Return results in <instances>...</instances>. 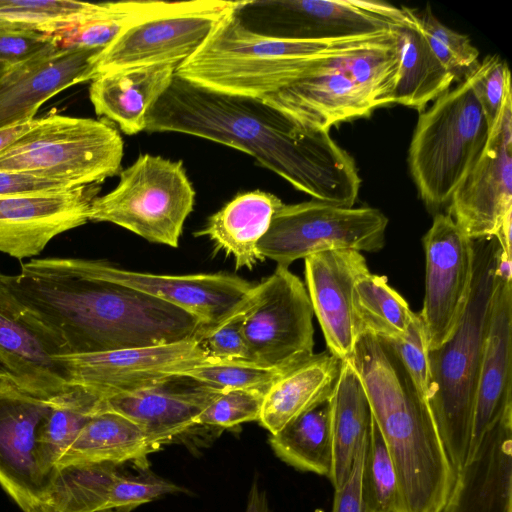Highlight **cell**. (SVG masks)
I'll list each match as a JSON object with an SVG mask.
<instances>
[{
  "mask_svg": "<svg viewBox=\"0 0 512 512\" xmlns=\"http://www.w3.org/2000/svg\"><path fill=\"white\" fill-rule=\"evenodd\" d=\"M147 132H177L251 155L313 200L353 207L361 178L326 130L305 128L261 99L208 90L178 76L146 117Z\"/></svg>",
  "mask_w": 512,
  "mask_h": 512,
  "instance_id": "6da1fadb",
  "label": "cell"
},
{
  "mask_svg": "<svg viewBox=\"0 0 512 512\" xmlns=\"http://www.w3.org/2000/svg\"><path fill=\"white\" fill-rule=\"evenodd\" d=\"M4 277L66 355L198 340L204 331L192 314L103 277L92 259L32 258Z\"/></svg>",
  "mask_w": 512,
  "mask_h": 512,
  "instance_id": "7a4b0ae2",
  "label": "cell"
},
{
  "mask_svg": "<svg viewBox=\"0 0 512 512\" xmlns=\"http://www.w3.org/2000/svg\"><path fill=\"white\" fill-rule=\"evenodd\" d=\"M351 365L394 461L408 512H440L454 475L426 397L384 339L358 335Z\"/></svg>",
  "mask_w": 512,
  "mask_h": 512,
  "instance_id": "3957f363",
  "label": "cell"
},
{
  "mask_svg": "<svg viewBox=\"0 0 512 512\" xmlns=\"http://www.w3.org/2000/svg\"><path fill=\"white\" fill-rule=\"evenodd\" d=\"M237 11L216 24L176 76L215 92L263 99L319 71L339 69L343 55L394 40L392 28L327 40L273 37L247 27Z\"/></svg>",
  "mask_w": 512,
  "mask_h": 512,
  "instance_id": "277c9868",
  "label": "cell"
},
{
  "mask_svg": "<svg viewBox=\"0 0 512 512\" xmlns=\"http://www.w3.org/2000/svg\"><path fill=\"white\" fill-rule=\"evenodd\" d=\"M474 270L469 297L451 336L429 349L426 399L453 475L468 458L500 246L496 237L473 240Z\"/></svg>",
  "mask_w": 512,
  "mask_h": 512,
  "instance_id": "5b68a950",
  "label": "cell"
},
{
  "mask_svg": "<svg viewBox=\"0 0 512 512\" xmlns=\"http://www.w3.org/2000/svg\"><path fill=\"white\" fill-rule=\"evenodd\" d=\"M490 130L468 78L419 112L408 163L429 211L436 212L449 203L484 149Z\"/></svg>",
  "mask_w": 512,
  "mask_h": 512,
  "instance_id": "8992f818",
  "label": "cell"
},
{
  "mask_svg": "<svg viewBox=\"0 0 512 512\" xmlns=\"http://www.w3.org/2000/svg\"><path fill=\"white\" fill-rule=\"evenodd\" d=\"M124 143L105 120L51 114L0 153V170L52 179L73 187L100 184L120 172Z\"/></svg>",
  "mask_w": 512,
  "mask_h": 512,
  "instance_id": "52a82bcc",
  "label": "cell"
},
{
  "mask_svg": "<svg viewBox=\"0 0 512 512\" xmlns=\"http://www.w3.org/2000/svg\"><path fill=\"white\" fill-rule=\"evenodd\" d=\"M119 177L113 190L92 201L89 221L110 222L149 242L178 247L195 202L183 162L142 154Z\"/></svg>",
  "mask_w": 512,
  "mask_h": 512,
  "instance_id": "ba28073f",
  "label": "cell"
},
{
  "mask_svg": "<svg viewBox=\"0 0 512 512\" xmlns=\"http://www.w3.org/2000/svg\"><path fill=\"white\" fill-rule=\"evenodd\" d=\"M388 218L372 207H340L311 200L282 204L259 241L260 255L288 268L298 259L330 250L378 252Z\"/></svg>",
  "mask_w": 512,
  "mask_h": 512,
  "instance_id": "9c48e42d",
  "label": "cell"
},
{
  "mask_svg": "<svg viewBox=\"0 0 512 512\" xmlns=\"http://www.w3.org/2000/svg\"><path fill=\"white\" fill-rule=\"evenodd\" d=\"M248 1L177 2L168 11L140 20L123 30L93 58V76L125 68L162 63L181 64L229 12Z\"/></svg>",
  "mask_w": 512,
  "mask_h": 512,
  "instance_id": "30bf717a",
  "label": "cell"
},
{
  "mask_svg": "<svg viewBox=\"0 0 512 512\" xmlns=\"http://www.w3.org/2000/svg\"><path fill=\"white\" fill-rule=\"evenodd\" d=\"M258 287L242 327L249 362L283 369L312 355L314 313L303 282L277 266Z\"/></svg>",
  "mask_w": 512,
  "mask_h": 512,
  "instance_id": "8fae6325",
  "label": "cell"
},
{
  "mask_svg": "<svg viewBox=\"0 0 512 512\" xmlns=\"http://www.w3.org/2000/svg\"><path fill=\"white\" fill-rule=\"evenodd\" d=\"M71 386L100 398L132 393L214 361L197 340L57 357Z\"/></svg>",
  "mask_w": 512,
  "mask_h": 512,
  "instance_id": "7c38bea8",
  "label": "cell"
},
{
  "mask_svg": "<svg viewBox=\"0 0 512 512\" xmlns=\"http://www.w3.org/2000/svg\"><path fill=\"white\" fill-rule=\"evenodd\" d=\"M66 355L62 339L31 312L0 272V365L23 391L45 402L71 392L57 357Z\"/></svg>",
  "mask_w": 512,
  "mask_h": 512,
  "instance_id": "4fadbf2b",
  "label": "cell"
},
{
  "mask_svg": "<svg viewBox=\"0 0 512 512\" xmlns=\"http://www.w3.org/2000/svg\"><path fill=\"white\" fill-rule=\"evenodd\" d=\"M448 214L470 239L495 237L512 213V93L481 154L453 192Z\"/></svg>",
  "mask_w": 512,
  "mask_h": 512,
  "instance_id": "5bb4252c",
  "label": "cell"
},
{
  "mask_svg": "<svg viewBox=\"0 0 512 512\" xmlns=\"http://www.w3.org/2000/svg\"><path fill=\"white\" fill-rule=\"evenodd\" d=\"M425 295L419 312L429 349L445 342L466 306L474 270V242L446 213H436L423 237Z\"/></svg>",
  "mask_w": 512,
  "mask_h": 512,
  "instance_id": "9a60e30c",
  "label": "cell"
},
{
  "mask_svg": "<svg viewBox=\"0 0 512 512\" xmlns=\"http://www.w3.org/2000/svg\"><path fill=\"white\" fill-rule=\"evenodd\" d=\"M93 261L103 277L197 317L204 325L201 336L233 316L255 291L252 283L226 273L164 275L122 269L103 260Z\"/></svg>",
  "mask_w": 512,
  "mask_h": 512,
  "instance_id": "2e32d148",
  "label": "cell"
},
{
  "mask_svg": "<svg viewBox=\"0 0 512 512\" xmlns=\"http://www.w3.org/2000/svg\"><path fill=\"white\" fill-rule=\"evenodd\" d=\"M269 15L268 36L327 40L372 34L405 19V10L382 1L276 0L257 2Z\"/></svg>",
  "mask_w": 512,
  "mask_h": 512,
  "instance_id": "e0dca14e",
  "label": "cell"
},
{
  "mask_svg": "<svg viewBox=\"0 0 512 512\" xmlns=\"http://www.w3.org/2000/svg\"><path fill=\"white\" fill-rule=\"evenodd\" d=\"M98 184L63 191L0 197V252L22 260L57 235L89 221Z\"/></svg>",
  "mask_w": 512,
  "mask_h": 512,
  "instance_id": "ac0fdd59",
  "label": "cell"
},
{
  "mask_svg": "<svg viewBox=\"0 0 512 512\" xmlns=\"http://www.w3.org/2000/svg\"><path fill=\"white\" fill-rule=\"evenodd\" d=\"M49 407L8 376L0 380V485L24 512L44 499L36 445Z\"/></svg>",
  "mask_w": 512,
  "mask_h": 512,
  "instance_id": "d6986e66",
  "label": "cell"
},
{
  "mask_svg": "<svg viewBox=\"0 0 512 512\" xmlns=\"http://www.w3.org/2000/svg\"><path fill=\"white\" fill-rule=\"evenodd\" d=\"M304 260L308 296L328 351L349 361L359 335L352 291L356 281L370 272L366 259L355 250H330Z\"/></svg>",
  "mask_w": 512,
  "mask_h": 512,
  "instance_id": "ffe728a7",
  "label": "cell"
},
{
  "mask_svg": "<svg viewBox=\"0 0 512 512\" xmlns=\"http://www.w3.org/2000/svg\"><path fill=\"white\" fill-rule=\"evenodd\" d=\"M99 49L59 48L56 45L0 77V129L28 122L40 106L57 93L92 81Z\"/></svg>",
  "mask_w": 512,
  "mask_h": 512,
  "instance_id": "44dd1931",
  "label": "cell"
},
{
  "mask_svg": "<svg viewBox=\"0 0 512 512\" xmlns=\"http://www.w3.org/2000/svg\"><path fill=\"white\" fill-rule=\"evenodd\" d=\"M440 512H512V408L457 471Z\"/></svg>",
  "mask_w": 512,
  "mask_h": 512,
  "instance_id": "7402d4cb",
  "label": "cell"
},
{
  "mask_svg": "<svg viewBox=\"0 0 512 512\" xmlns=\"http://www.w3.org/2000/svg\"><path fill=\"white\" fill-rule=\"evenodd\" d=\"M180 377L132 393L101 398L111 410L135 422L156 451L196 427V420L220 390L199 382L177 384Z\"/></svg>",
  "mask_w": 512,
  "mask_h": 512,
  "instance_id": "603a6c76",
  "label": "cell"
},
{
  "mask_svg": "<svg viewBox=\"0 0 512 512\" xmlns=\"http://www.w3.org/2000/svg\"><path fill=\"white\" fill-rule=\"evenodd\" d=\"M297 124L329 131L376 109L340 69L322 70L261 99Z\"/></svg>",
  "mask_w": 512,
  "mask_h": 512,
  "instance_id": "cb8c5ba5",
  "label": "cell"
},
{
  "mask_svg": "<svg viewBox=\"0 0 512 512\" xmlns=\"http://www.w3.org/2000/svg\"><path fill=\"white\" fill-rule=\"evenodd\" d=\"M512 408V280L497 274L476 395L468 456L484 433Z\"/></svg>",
  "mask_w": 512,
  "mask_h": 512,
  "instance_id": "d4e9b609",
  "label": "cell"
},
{
  "mask_svg": "<svg viewBox=\"0 0 512 512\" xmlns=\"http://www.w3.org/2000/svg\"><path fill=\"white\" fill-rule=\"evenodd\" d=\"M178 66L144 65L97 76L89 89L96 114L116 123L127 135L144 131L150 109L172 83Z\"/></svg>",
  "mask_w": 512,
  "mask_h": 512,
  "instance_id": "484cf974",
  "label": "cell"
},
{
  "mask_svg": "<svg viewBox=\"0 0 512 512\" xmlns=\"http://www.w3.org/2000/svg\"><path fill=\"white\" fill-rule=\"evenodd\" d=\"M341 363L327 350L285 368L266 390L258 422L275 434L310 407L331 397Z\"/></svg>",
  "mask_w": 512,
  "mask_h": 512,
  "instance_id": "4316f807",
  "label": "cell"
},
{
  "mask_svg": "<svg viewBox=\"0 0 512 512\" xmlns=\"http://www.w3.org/2000/svg\"><path fill=\"white\" fill-rule=\"evenodd\" d=\"M282 204L270 192L240 193L211 215L204 228L195 235L208 237L216 250L232 256L236 269L252 270L258 261L264 260L257 246Z\"/></svg>",
  "mask_w": 512,
  "mask_h": 512,
  "instance_id": "83f0119b",
  "label": "cell"
},
{
  "mask_svg": "<svg viewBox=\"0 0 512 512\" xmlns=\"http://www.w3.org/2000/svg\"><path fill=\"white\" fill-rule=\"evenodd\" d=\"M405 19L392 30L400 54V76L393 104L426 109L427 104L449 90L453 75L432 52L416 18V12L404 7Z\"/></svg>",
  "mask_w": 512,
  "mask_h": 512,
  "instance_id": "f1b7e54d",
  "label": "cell"
},
{
  "mask_svg": "<svg viewBox=\"0 0 512 512\" xmlns=\"http://www.w3.org/2000/svg\"><path fill=\"white\" fill-rule=\"evenodd\" d=\"M155 452L144 431L131 419L100 410L86 422L56 467L72 464H141ZM55 467V468H56Z\"/></svg>",
  "mask_w": 512,
  "mask_h": 512,
  "instance_id": "f546056e",
  "label": "cell"
},
{
  "mask_svg": "<svg viewBox=\"0 0 512 512\" xmlns=\"http://www.w3.org/2000/svg\"><path fill=\"white\" fill-rule=\"evenodd\" d=\"M269 443L276 456L288 465L330 480L334 460L332 396L270 434Z\"/></svg>",
  "mask_w": 512,
  "mask_h": 512,
  "instance_id": "4dcf8cb0",
  "label": "cell"
},
{
  "mask_svg": "<svg viewBox=\"0 0 512 512\" xmlns=\"http://www.w3.org/2000/svg\"><path fill=\"white\" fill-rule=\"evenodd\" d=\"M372 420L370 404L359 375L349 361H342L332 394L334 460L330 479L335 488L348 478L357 447Z\"/></svg>",
  "mask_w": 512,
  "mask_h": 512,
  "instance_id": "1f68e13d",
  "label": "cell"
},
{
  "mask_svg": "<svg viewBox=\"0 0 512 512\" xmlns=\"http://www.w3.org/2000/svg\"><path fill=\"white\" fill-rule=\"evenodd\" d=\"M100 402L99 396L75 387L65 396L50 403L38 429L36 445V460L45 492L58 460L91 416L100 411Z\"/></svg>",
  "mask_w": 512,
  "mask_h": 512,
  "instance_id": "d6a6232c",
  "label": "cell"
},
{
  "mask_svg": "<svg viewBox=\"0 0 512 512\" xmlns=\"http://www.w3.org/2000/svg\"><path fill=\"white\" fill-rule=\"evenodd\" d=\"M114 464H72L56 467L42 504L52 512L106 510L113 482L120 472Z\"/></svg>",
  "mask_w": 512,
  "mask_h": 512,
  "instance_id": "836d02e7",
  "label": "cell"
},
{
  "mask_svg": "<svg viewBox=\"0 0 512 512\" xmlns=\"http://www.w3.org/2000/svg\"><path fill=\"white\" fill-rule=\"evenodd\" d=\"M358 334L369 332L384 340L402 337L414 316L406 300L387 278L371 272L359 278L352 291Z\"/></svg>",
  "mask_w": 512,
  "mask_h": 512,
  "instance_id": "e575fe53",
  "label": "cell"
},
{
  "mask_svg": "<svg viewBox=\"0 0 512 512\" xmlns=\"http://www.w3.org/2000/svg\"><path fill=\"white\" fill-rule=\"evenodd\" d=\"M176 4L177 2L168 1L108 2L105 11L63 28L50 36L59 48L79 47L102 50L127 27L168 11Z\"/></svg>",
  "mask_w": 512,
  "mask_h": 512,
  "instance_id": "d590c367",
  "label": "cell"
},
{
  "mask_svg": "<svg viewBox=\"0 0 512 512\" xmlns=\"http://www.w3.org/2000/svg\"><path fill=\"white\" fill-rule=\"evenodd\" d=\"M107 3L72 0H0V26L51 35L106 10Z\"/></svg>",
  "mask_w": 512,
  "mask_h": 512,
  "instance_id": "8d00e7d4",
  "label": "cell"
},
{
  "mask_svg": "<svg viewBox=\"0 0 512 512\" xmlns=\"http://www.w3.org/2000/svg\"><path fill=\"white\" fill-rule=\"evenodd\" d=\"M361 483L370 512H408L394 461L373 415L366 438Z\"/></svg>",
  "mask_w": 512,
  "mask_h": 512,
  "instance_id": "74e56055",
  "label": "cell"
},
{
  "mask_svg": "<svg viewBox=\"0 0 512 512\" xmlns=\"http://www.w3.org/2000/svg\"><path fill=\"white\" fill-rule=\"evenodd\" d=\"M341 71L366 94L375 108L393 104L400 76L396 38L388 44L345 55Z\"/></svg>",
  "mask_w": 512,
  "mask_h": 512,
  "instance_id": "f35d334b",
  "label": "cell"
},
{
  "mask_svg": "<svg viewBox=\"0 0 512 512\" xmlns=\"http://www.w3.org/2000/svg\"><path fill=\"white\" fill-rule=\"evenodd\" d=\"M416 18L432 52L455 81L466 79L479 63V51L470 38L445 26L430 7L416 13Z\"/></svg>",
  "mask_w": 512,
  "mask_h": 512,
  "instance_id": "ab89813d",
  "label": "cell"
},
{
  "mask_svg": "<svg viewBox=\"0 0 512 512\" xmlns=\"http://www.w3.org/2000/svg\"><path fill=\"white\" fill-rule=\"evenodd\" d=\"M284 369L268 368L249 361H210L185 371L180 377L192 379L220 391H266Z\"/></svg>",
  "mask_w": 512,
  "mask_h": 512,
  "instance_id": "60d3db41",
  "label": "cell"
},
{
  "mask_svg": "<svg viewBox=\"0 0 512 512\" xmlns=\"http://www.w3.org/2000/svg\"><path fill=\"white\" fill-rule=\"evenodd\" d=\"M258 389H231L220 391L196 420L197 426L231 428L258 421L264 394Z\"/></svg>",
  "mask_w": 512,
  "mask_h": 512,
  "instance_id": "b9f144b4",
  "label": "cell"
},
{
  "mask_svg": "<svg viewBox=\"0 0 512 512\" xmlns=\"http://www.w3.org/2000/svg\"><path fill=\"white\" fill-rule=\"evenodd\" d=\"M492 128L504 100L511 92L507 62L499 55H487L467 77Z\"/></svg>",
  "mask_w": 512,
  "mask_h": 512,
  "instance_id": "7bdbcfd3",
  "label": "cell"
},
{
  "mask_svg": "<svg viewBox=\"0 0 512 512\" xmlns=\"http://www.w3.org/2000/svg\"><path fill=\"white\" fill-rule=\"evenodd\" d=\"M258 294L257 284L254 294L240 310L197 340L210 359L214 361H249L242 327L246 314L256 302Z\"/></svg>",
  "mask_w": 512,
  "mask_h": 512,
  "instance_id": "ee69618b",
  "label": "cell"
},
{
  "mask_svg": "<svg viewBox=\"0 0 512 512\" xmlns=\"http://www.w3.org/2000/svg\"><path fill=\"white\" fill-rule=\"evenodd\" d=\"M179 491L181 488L176 484L151 473L131 475L119 472L113 482L106 510L128 511L164 495Z\"/></svg>",
  "mask_w": 512,
  "mask_h": 512,
  "instance_id": "f6af8a7d",
  "label": "cell"
},
{
  "mask_svg": "<svg viewBox=\"0 0 512 512\" xmlns=\"http://www.w3.org/2000/svg\"><path fill=\"white\" fill-rule=\"evenodd\" d=\"M398 354L413 382L426 397L429 381V344L420 313H415L406 333L395 340H386Z\"/></svg>",
  "mask_w": 512,
  "mask_h": 512,
  "instance_id": "bcb514c9",
  "label": "cell"
},
{
  "mask_svg": "<svg viewBox=\"0 0 512 512\" xmlns=\"http://www.w3.org/2000/svg\"><path fill=\"white\" fill-rule=\"evenodd\" d=\"M54 45L48 34L0 26V61L9 66L28 61Z\"/></svg>",
  "mask_w": 512,
  "mask_h": 512,
  "instance_id": "7dc6e473",
  "label": "cell"
},
{
  "mask_svg": "<svg viewBox=\"0 0 512 512\" xmlns=\"http://www.w3.org/2000/svg\"><path fill=\"white\" fill-rule=\"evenodd\" d=\"M366 438L367 434L357 447L348 478L335 488L332 512H370L363 499L361 483Z\"/></svg>",
  "mask_w": 512,
  "mask_h": 512,
  "instance_id": "c3c4849f",
  "label": "cell"
},
{
  "mask_svg": "<svg viewBox=\"0 0 512 512\" xmlns=\"http://www.w3.org/2000/svg\"><path fill=\"white\" fill-rule=\"evenodd\" d=\"M76 188L28 173L0 170V197L39 194Z\"/></svg>",
  "mask_w": 512,
  "mask_h": 512,
  "instance_id": "681fc988",
  "label": "cell"
},
{
  "mask_svg": "<svg viewBox=\"0 0 512 512\" xmlns=\"http://www.w3.org/2000/svg\"><path fill=\"white\" fill-rule=\"evenodd\" d=\"M245 512H271L266 492L254 482L249 491Z\"/></svg>",
  "mask_w": 512,
  "mask_h": 512,
  "instance_id": "f907efd6",
  "label": "cell"
},
{
  "mask_svg": "<svg viewBox=\"0 0 512 512\" xmlns=\"http://www.w3.org/2000/svg\"><path fill=\"white\" fill-rule=\"evenodd\" d=\"M34 119L0 129V153L6 150L15 140L25 133L32 125Z\"/></svg>",
  "mask_w": 512,
  "mask_h": 512,
  "instance_id": "816d5d0a",
  "label": "cell"
},
{
  "mask_svg": "<svg viewBox=\"0 0 512 512\" xmlns=\"http://www.w3.org/2000/svg\"><path fill=\"white\" fill-rule=\"evenodd\" d=\"M25 512H52V511L50 509H48L46 506H44L43 504H39V505L29 508Z\"/></svg>",
  "mask_w": 512,
  "mask_h": 512,
  "instance_id": "f5cc1de1",
  "label": "cell"
},
{
  "mask_svg": "<svg viewBox=\"0 0 512 512\" xmlns=\"http://www.w3.org/2000/svg\"><path fill=\"white\" fill-rule=\"evenodd\" d=\"M11 66L5 64L4 62L0 61V77L4 75V73L10 68Z\"/></svg>",
  "mask_w": 512,
  "mask_h": 512,
  "instance_id": "db71d44e",
  "label": "cell"
},
{
  "mask_svg": "<svg viewBox=\"0 0 512 512\" xmlns=\"http://www.w3.org/2000/svg\"><path fill=\"white\" fill-rule=\"evenodd\" d=\"M99 512H127L126 510H119V509H108V510H102Z\"/></svg>",
  "mask_w": 512,
  "mask_h": 512,
  "instance_id": "11a10c76",
  "label": "cell"
},
{
  "mask_svg": "<svg viewBox=\"0 0 512 512\" xmlns=\"http://www.w3.org/2000/svg\"><path fill=\"white\" fill-rule=\"evenodd\" d=\"M6 376H7V375H6L5 371H4V369H3V368H2V366L0 365V380H1L2 378L6 377Z\"/></svg>",
  "mask_w": 512,
  "mask_h": 512,
  "instance_id": "9f6ffc18",
  "label": "cell"
}]
</instances>
